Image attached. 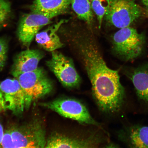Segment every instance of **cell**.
<instances>
[{
  "mask_svg": "<svg viewBox=\"0 0 148 148\" xmlns=\"http://www.w3.org/2000/svg\"><path fill=\"white\" fill-rule=\"evenodd\" d=\"M141 14V9L134 0H110L105 16L110 25L121 29L130 26Z\"/></svg>",
  "mask_w": 148,
  "mask_h": 148,
  "instance_id": "6",
  "label": "cell"
},
{
  "mask_svg": "<svg viewBox=\"0 0 148 148\" xmlns=\"http://www.w3.org/2000/svg\"><path fill=\"white\" fill-rule=\"evenodd\" d=\"M99 143L95 136L86 138L70 137L58 134H52L47 138L45 148H93Z\"/></svg>",
  "mask_w": 148,
  "mask_h": 148,
  "instance_id": "11",
  "label": "cell"
},
{
  "mask_svg": "<svg viewBox=\"0 0 148 148\" xmlns=\"http://www.w3.org/2000/svg\"><path fill=\"white\" fill-rule=\"evenodd\" d=\"M0 91L4 98L7 110L15 115H21L26 110L25 97L17 78H8L1 81Z\"/></svg>",
  "mask_w": 148,
  "mask_h": 148,
  "instance_id": "9",
  "label": "cell"
},
{
  "mask_svg": "<svg viewBox=\"0 0 148 148\" xmlns=\"http://www.w3.org/2000/svg\"><path fill=\"white\" fill-rule=\"evenodd\" d=\"M1 147V148H14L12 136L8 129L5 130Z\"/></svg>",
  "mask_w": 148,
  "mask_h": 148,
  "instance_id": "20",
  "label": "cell"
},
{
  "mask_svg": "<svg viewBox=\"0 0 148 148\" xmlns=\"http://www.w3.org/2000/svg\"><path fill=\"white\" fill-rule=\"evenodd\" d=\"M131 77L139 97L148 103V66L135 70Z\"/></svg>",
  "mask_w": 148,
  "mask_h": 148,
  "instance_id": "14",
  "label": "cell"
},
{
  "mask_svg": "<svg viewBox=\"0 0 148 148\" xmlns=\"http://www.w3.org/2000/svg\"><path fill=\"white\" fill-rule=\"evenodd\" d=\"M71 5V0H34L30 5L31 12L53 18L65 13Z\"/></svg>",
  "mask_w": 148,
  "mask_h": 148,
  "instance_id": "12",
  "label": "cell"
},
{
  "mask_svg": "<svg viewBox=\"0 0 148 148\" xmlns=\"http://www.w3.org/2000/svg\"><path fill=\"white\" fill-rule=\"evenodd\" d=\"M64 22V20H61L45 30L38 32L35 36L37 43L46 51L51 52L62 48L63 44L61 42L57 32Z\"/></svg>",
  "mask_w": 148,
  "mask_h": 148,
  "instance_id": "13",
  "label": "cell"
},
{
  "mask_svg": "<svg viewBox=\"0 0 148 148\" xmlns=\"http://www.w3.org/2000/svg\"><path fill=\"white\" fill-rule=\"evenodd\" d=\"M46 64L64 86L74 88L79 85L80 77L71 59L55 51L51 52V58L46 62Z\"/></svg>",
  "mask_w": 148,
  "mask_h": 148,
  "instance_id": "7",
  "label": "cell"
},
{
  "mask_svg": "<svg viewBox=\"0 0 148 148\" xmlns=\"http://www.w3.org/2000/svg\"><path fill=\"white\" fill-rule=\"evenodd\" d=\"M11 12L10 3L6 0H0V29L6 23Z\"/></svg>",
  "mask_w": 148,
  "mask_h": 148,
  "instance_id": "18",
  "label": "cell"
},
{
  "mask_svg": "<svg viewBox=\"0 0 148 148\" xmlns=\"http://www.w3.org/2000/svg\"><path fill=\"white\" fill-rule=\"evenodd\" d=\"M17 78L25 94L26 110L34 101L50 93L53 89L52 82L41 68L22 74Z\"/></svg>",
  "mask_w": 148,
  "mask_h": 148,
  "instance_id": "3",
  "label": "cell"
},
{
  "mask_svg": "<svg viewBox=\"0 0 148 148\" xmlns=\"http://www.w3.org/2000/svg\"><path fill=\"white\" fill-rule=\"evenodd\" d=\"M127 136L129 145L135 148H148V127H135Z\"/></svg>",
  "mask_w": 148,
  "mask_h": 148,
  "instance_id": "15",
  "label": "cell"
},
{
  "mask_svg": "<svg viewBox=\"0 0 148 148\" xmlns=\"http://www.w3.org/2000/svg\"><path fill=\"white\" fill-rule=\"evenodd\" d=\"M110 0H92V8L97 16L99 28H101L103 18L110 8Z\"/></svg>",
  "mask_w": 148,
  "mask_h": 148,
  "instance_id": "17",
  "label": "cell"
},
{
  "mask_svg": "<svg viewBox=\"0 0 148 148\" xmlns=\"http://www.w3.org/2000/svg\"><path fill=\"white\" fill-rule=\"evenodd\" d=\"M80 51L98 106L104 112H117L123 104L125 95L118 72L107 66L97 48L91 42L83 43Z\"/></svg>",
  "mask_w": 148,
  "mask_h": 148,
  "instance_id": "1",
  "label": "cell"
},
{
  "mask_svg": "<svg viewBox=\"0 0 148 148\" xmlns=\"http://www.w3.org/2000/svg\"><path fill=\"white\" fill-rule=\"evenodd\" d=\"M43 57V53L38 50L28 49L21 52L14 58L11 74L17 78L22 74L36 69Z\"/></svg>",
  "mask_w": 148,
  "mask_h": 148,
  "instance_id": "10",
  "label": "cell"
},
{
  "mask_svg": "<svg viewBox=\"0 0 148 148\" xmlns=\"http://www.w3.org/2000/svg\"><path fill=\"white\" fill-rule=\"evenodd\" d=\"M8 51V44L7 40L5 38H0V71L5 66Z\"/></svg>",
  "mask_w": 148,
  "mask_h": 148,
  "instance_id": "19",
  "label": "cell"
},
{
  "mask_svg": "<svg viewBox=\"0 0 148 148\" xmlns=\"http://www.w3.org/2000/svg\"><path fill=\"white\" fill-rule=\"evenodd\" d=\"M145 42L143 35L130 27L120 29L114 33L113 42L116 52L125 60H132L142 52Z\"/></svg>",
  "mask_w": 148,
  "mask_h": 148,
  "instance_id": "4",
  "label": "cell"
},
{
  "mask_svg": "<svg viewBox=\"0 0 148 148\" xmlns=\"http://www.w3.org/2000/svg\"><path fill=\"white\" fill-rule=\"evenodd\" d=\"M92 0H71V5L73 11L79 19L90 25L93 20L92 8Z\"/></svg>",
  "mask_w": 148,
  "mask_h": 148,
  "instance_id": "16",
  "label": "cell"
},
{
  "mask_svg": "<svg viewBox=\"0 0 148 148\" xmlns=\"http://www.w3.org/2000/svg\"><path fill=\"white\" fill-rule=\"evenodd\" d=\"M5 130L3 126L1 123H0V148H1V144Z\"/></svg>",
  "mask_w": 148,
  "mask_h": 148,
  "instance_id": "22",
  "label": "cell"
},
{
  "mask_svg": "<svg viewBox=\"0 0 148 148\" xmlns=\"http://www.w3.org/2000/svg\"><path fill=\"white\" fill-rule=\"evenodd\" d=\"M40 105L64 117L75 120L80 123L99 126V123L92 117L86 107L77 100L58 99L40 103Z\"/></svg>",
  "mask_w": 148,
  "mask_h": 148,
  "instance_id": "5",
  "label": "cell"
},
{
  "mask_svg": "<svg viewBox=\"0 0 148 148\" xmlns=\"http://www.w3.org/2000/svg\"><path fill=\"white\" fill-rule=\"evenodd\" d=\"M141 1L148 11V0H141Z\"/></svg>",
  "mask_w": 148,
  "mask_h": 148,
  "instance_id": "23",
  "label": "cell"
},
{
  "mask_svg": "<svg viewBox=\"0 0 148 148\" xmlns=\"http://www.w3.org/2000/svg\"><path fill=\"white\" fill-rule=\"evenodd\" d=\"M52 18L31 12L24 14L20 18L17 34L23 45L29 47L31 42L42 27L52 23Z\"/></svg>",
  "mask_w": 148,
  "mask_h": 148,
  "instance_id": "8",
  "label": "cell"
},
{
  "mask_svg": "<svg viewBox=\"0 0 148 148\" xmlns=\"http://www.w3.org/2000/svg\"><path fill=\"white\" fill-rule=\"evenodd\" d=\"M12 136L14 148H44L47 138L45 126L40 118H32L8 129Z\"/></svg>",
  "mask_w": 148,
  "mask_h": 148,
  "instance_id": "2",
  "label": "cell"
},
{
  "mask_svg": "<svg viewBox=\"0 0 148 148\" xmlns=\"http://www.w3.org/2000/svg\"><path fill=\"white\" fill-rule=\"evenodd\" d=\"M7 110L6 105L1 92L0 91V113L5 112Z\"/></svg>",
  "mask_w": 148,
  "mask_h": 148,
  "instance_id": "21",
  "label": "cell"
}]
</instances>
